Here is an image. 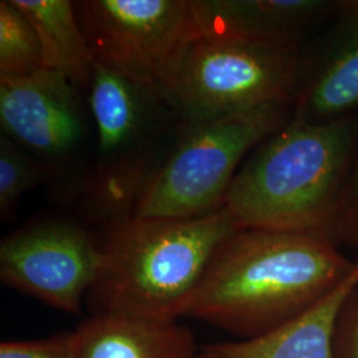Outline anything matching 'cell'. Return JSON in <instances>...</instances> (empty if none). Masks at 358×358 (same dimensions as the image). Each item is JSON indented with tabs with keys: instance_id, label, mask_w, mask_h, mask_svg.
Listing matches in <instances>:
<instances>
[{
	"instance_id": "d6986e66",
	"label": "cell",
	"mask_w": 358,
	"mask_h": 358,
	"mask_svg": "<svg viewBox=\"0 0 358 358\" xmlns=\"http://www.w3.org/2000/svg\"><path fill=\"white\" fill-rule=\"evenodd\" d=\"M334 358H358V282L346 296L333 329Z\"/></svg>"
},
{
	"instance_id": "30bf717a",
	"label": "cell",
	"mask_w": 358,
	"mask_h": 358,
	"mask_svg": "<svg viewBox=\"0 0 358 358\" xmlns=\"http://www.w3.org/2000/svg\"><path fill=\"white\" fill-rule=\"evenodd\" d=\"M358 113V0H340L329 26L301 48L292 118L321 124Z\"/></svg>"
},
{
	"instance_id": "7c38bea8",
	"label": "cell",
	"mask_w": 358,
	"mask_h": 358,
	"mask_svg": "<svg viewBox=\"0 0 358 358\" xmlns=\"http://www.w3.org/2000/svg\"><path fill=\"white\" fill-rule=\"evenodd\" d=\"M357 282L358 259L345 280L303 315L257 338L201 345L198 358H334V322Z\"/></svg>"
},
{
	"instance_id": "6da1fadb",
	"label": "cell",
	"mask_w": 358,
	"mask_h": 358,
	"mask_svg": "<svg viewBox=\"0 0 358 358\" xmlns=\"http://www.w3.org/2000/svg\"><path fill=\"white\" fill-rule=\"evenodd\" d=\"M355 266L321 232L239 229L217 247L183 317L257 338L313 307Z\"/></svg>"
},
{
	"instance_id": "8992f818",
	"label": "cell",
	"mask_w": 358,
	"mask_h": 358,
	"mask_svg": "<svg viewBox=\"0 0 358 358\" xmlns=\"http://www.w3.org/2000/svg\"><path fill=\"white\" fill-rule=\"evenodd\" d=\"M0 127L45 169L52 201L75 211L90 185L97 143L88 97L45 68L0 77Z\"/></svg>"
},
{
	"instance_id": "277c9868",
	"label": "cell",
	"mask_w": 358,
	"mask_h": 358,
	"mask_svg": "<svg viewBox=\"0 0 358 358\" xmlns=\"http://www.w3.org/2000/svg\"><path fill=\"white\" fill-rule=\"evenodd\" d=\"M88 100L97 143L90 185L75 213L96 229L133 215L186 122L165 90L133 83L99 63Z\"/></svg>"
},
{
	"instance_id": "5b68a950",
	"label": "cell",
	"mask_w": 358,
	"mask_h": 358,
	"mask_svg": "<svg viewBox=\"0 0 358 358\" xmlns=\"http://www.w3.org/2000/svg\"><path fill=\"white\" fill-rule=\"evenodd\" d=\"M291 118L292 105L272 103L185 124L166 159L145 186L133 217L189 219L220 210L248 154Z\"/></svg>"
},
{
	"instance_id": "ac0fdd59",
	"label": "cell",
	"mask_w": 358,
	"mask_h": 358,
	"mask_svg": "<svg viewBox=\"0 0 358 358\" xmlns=\"http://www.w3.org/2000/svg\"><path fill=\"white\" fill-rule=\"evenodd\" d=\"M0 358H76V334L60 332L26 341H4Z\"/></svg>"
},
{
	"instance_id": "5bb4252c",
	"label": "cell",
	"mask_w": 358,
	"mask_h": 358,
	"mask_svg": "<svg viewBox=\"0 0 358 358\" xmlns=\"http://www.w3.org/2000/svg\"><path fill=\"white\" fill-rule=\"evenodd\" d=\"M38 32L44 68L57 72L88 97L94 59L69 0H13Z\"/></svg>"
},
{
	"instance_id": "8fae6325",
	"label": "cell",
	"mask_w": 358,
	"mask_h": 358,
	"mask_svg": "<svg viewBox=\"0 0 358 358\" xmlns=\"http://www.w3.org/2000/svg\"><path fill=\"white\" fill-rule=\"evenodd\" d=\"M201 38L303 48L316 27L329 22L340 0H190Z\"/></svg>"
},
{
	"instance_id": "2e32d148",
	"label": "cell",
	"mask_w": 358,
	"mask_h": 358,
	"mask_svg": "<svg viewBox=\"0 0 358 358\" xmlns=\"http://www.w3.org/2000/svg\"><path fill=\"white\" fill-rule=\"evenodd\" d=\"M47 183V171L16 142L0 133V217L13 220L20 198Z\"/></svg>"
},
{
	"instance_id": "ba28073f",
	"label": "cell",
	"mask_w": 358,
	"mask_h": 358,
	"mask_svg": "<svg viewBox=\"0 0 358 358\" xmlns=\"http://www.w3.org/2000/svg\"><path fill=\"white\" fill-rule=\"evenodd\" d=\"M77 20L96 63L166 92L198 29L190 0H81Z\"/></svg>"
},
{
	"instance_id": "e0dca14e",
	"label": "cell",
	"mask_w": 358,
	"mask_h": 358,
	"mask_svg": "<svg viewBox=\"0 0 358 358\" xmlns=\"http://www.w3.org/2000/svg\"><path fill=\"white\" fill-rule=\"evenodd\" d=\"M329 238L334 243L358 248V113L357 137L345 189Z\"/></svg>"
},
{
	"instance_id": "3957f363",
	"label": "cell",
	"mask_w": 358,
	"mask_h": 358,
	"mask_svg": "<svg viewBox=\"0 0 358 358\" xmlns=\"http://www.w3.org/2000/svg\"><path fill=\"white\" fill-rule=\"evenodd\" d=\"M357 137V113L329 122L291 121L244 159L224 207L241 229L329 236Z\"/></svg>"
},
{
	"instance_id": "4fadbf2b",
	"label": "cell",
	"mask_w": 358,
	"mask_h": 358,
	"mask_svg": "<svg viewBox=\"0 0 358 358\" xmlns=\"http://www.w3.org/2000/svg\"><path fill=\"white\" fill-rule=\"evenodd\" d=\"M76 358H198L194 333L178 320L90 316L76 331Z\"/></svg>"
},
{
	"instance_id": "9c48e42d",
	"label": "cell",
	"mask_w": 358,
	"mask_h": 358,
	"mask_svg": "<svg viewBox=\"0 0 358 358\" xmlns=\"http://www.w3.org/2000/svg\"><path fill=\"white\" fill-rule=\"evenodd\" d=\"M99 263L94 230L78 217H34L0 243L4 285L75 316L83 312Z\"/></svg>"
},
{
	"instance_id": "9a60e30c",
	"label": "cell",
	"mask_w": 358,
	"mask_h": 358,
	"mask_svg": "<svg viewBox=\"0 0 358 358\" xmlns=\"http://www.w3.org/2000/svg\"><path fill=\"white\" fill-rule=\"evenodd\" d=\"M44 69L38 32L13 0L0 1V77H27Z\"/></svg>"
},
{
	"instance_id": "52a82bcc",
	"label": "cell",
	"mask_w": 358,
	"mask_h": 358,
	"mask_svg": "<svg viewBox=\"0 0 358 358\" xmlns=\"http://www.w3.org/2000/svg\"><path fill=\"white\" fill-rule=\"evenodd\" d=\"M301 48L195 38L166 93L186 124L294 105Z\"/></svg>"
},
{
	"instance_id": "7a4b0ae2",
	"label": "cell",
	"mask_w": 358,
	"mask_h": 358,
	"mask_svg": "<svg viewBox=\"0 0 358 358\" xmlns=\"http://www.w3.org/2000/svg\"><path fill=\"white\" fill-rule=\"evenodd\" d=\"M239 229L226 207L189 219L131 215L96 227L100 263L85 300L90 316L183 317L217 247Z\"/></svg>"
}]
</instances>
